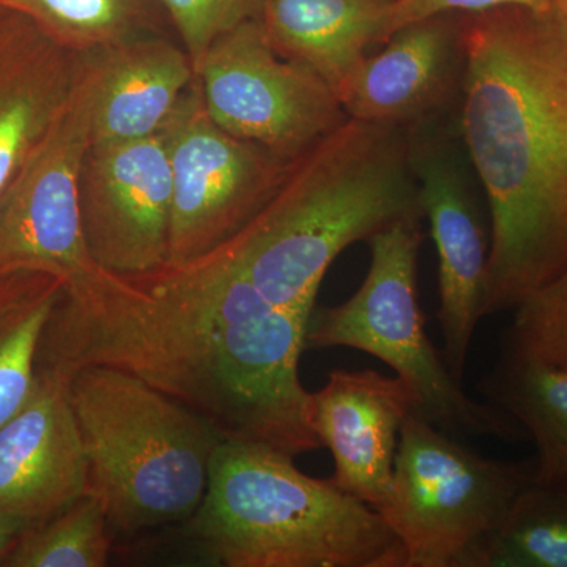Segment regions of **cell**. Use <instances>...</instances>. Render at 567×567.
<instances>
[{
    "instance_id": "cell-1",
    "label": "cell",
    "mask_w": 567,
    "mask_h": 567,
    "mask_svg": "<svg viewBox=\"0 0 567 567\" xmlns=\"http://www.w3.org/2000/svg\"><path fill=\"white\" fill-rule=\"evenodd\" d=\"M311 316L271 303L205 257L136 276L103 268L63 289L37 369L69 379L87 365L128 372L223 440L295 458L323 447L298 371Z\"/></svg>"
},
{
    "instance_id": "cell-23",
    "label": "cell",
    "mask_w": 567,
    "mask_h": 567,
    "mask_svg": "<svg viewBox=\"0 0 567 567\" xmlns=\"http://www.w3.org/2000/svg\"><path fill=\"white\" fill-rule=\"evenodd\" d=\"M110 528L102 503L82 495L54 517L28 528L2 566H106L112 543Z\"/></svg>"
},
{
    "instance_id": "cell-26",
    "label": "cell",
    "mask_w": 567,
    "mask_h": 567,
    "mask_svg": "<svg viewBox=\"0 0 567 567\" xmlns=\"http://www.w3.org/2000/svg\"><path fill=\"white\" fill-rule=\"evenodd\" d=\"M551 2L554 0H391L383 44L405 25L439 14L484 13L503 7H524L539 13H548L551 11Z\"/></svg>"
},
{
    "instance_id": "cell-9",
    "label": "cell",
    "mask_w": 567,
    "mask_h": 567,
    "mask_svg": "<svg viewBox=\"0 0 567 567\" xmlns=\"http://www.w3.org/2000/svg\"><path fill=\"white\" fill-rule=\"evenodd\" d=\"M162 136L173 178L167 267L193 262L230 240L274 196L292 166L216 125L196 80Z\"/></svg>"
},
{
    "instance_id": "cell-19",
    "label": "cell",
    "mask_w": 567,
    "mask_h": 567,
    "mask_svg": "<svg viewBox=\"0 0 567 567\" xmlns=\"http://www.w3.org/2000/svg\"><path fill=\"white\" fill-rule=\"evenodd\" d=\"M483 393L536 445L537 480H567V374L503 357Z\"/></svg>"
},
{
    "instance_id": "cell-5",
    "label": "cell",
    "mask_w": 567,
    "mask_h": 567,
    "mask_svg": "<svg viewBox=\"0 0 567 567\" xmlns=\"http://www.w3.org/2000/svg\"><path fill=\"white\" fill-rule=\"evenodd\" d=\"M87 487L110 527L133 533L186 522L207 492L223 442L207 421L128 372L87 365L69 379Z\"/></svg>"
},
{
    "instance_id": "cell-22",
    "label": "cell",
    "mask_w": 567,
    "mask_h": 567,
    "mask_svg": "<svg viewBox=\"0 0 567 567\" xmlns=\"http://www.w3.org/2000/svg\"><path fill=\"white\" fill-rule=\"evenodd\" d=\"M156 3L159 0H0V7L29 18L52 40L80 54L162 33L156 29Z\"/></svg>"
},
{
    "instance_id": "cell-25",
    "label": "cell",
    "mask_w": 567,
    "mask_h": 567,
    "mask_svg": "<svg viewBox=\"0 0 567 567\" xmlns=\"http://www.w3.org/2000/svg\"><path fill=\"white\" fill-rule=\"evenodd\" d=\"M264 0H159L173 21L194 71L213 41L241 22L259 20Z\"/></svg>"
},
{
    "instance_id": "cell-16",
    "label": "cell",
    "mask_w": 567,
    "mask_h": 567,
    "mask_svg": "<svg viewBox=\"0 0 567 567\" xmlns=\"http://www.w3.org/2000/svg\"><path fill=\"white\" fill-rule=\"evenodd\" d=\"M91 84V145L162 133L196 80L192 59L163 33L85 52Z\"/></svg>"
},
{
    "instance_id": "cell-2",
    "label": "cell",
    "mask_w": 567,
    "mask_h": 567,
    "mask_svg": "<svg viewBox=\"0 0 567 567\" xmlns=\"http://www.w3.org/2000/svg\"><path fill=\"white\" fill-rule=\"evenodd\" d=\"M458 134L491 213L484 316L567 270V24L554 11L461 14Z\"/></svg>"
},
{
    "instance_id": "cell-7",
    "label": "cell",
    "mask_w": 567,
    "mask_h": 567,
    "mask_svg": "<svg viewBox=\"0 0 567 567\" xmlns=\"http://www.w3.org/2000/svg\"><path fill=\"white\" fill-rule=\"evenodd\" d=\"M535 473V458L481 456L412 413L399 435L390 491L377 511L401 540L405 567H468Z\"/></svg>"
},
{
    "instance_id": "cell-6",
    "label": "cell",
    "mask_w": 567,
    "mask_h": 567,
    "mask_svg": "<svg viewBox=\"0 0 567 567\" xmlns=\"http://www.w3.org/2000/svg\"><path fill=\"white\" fill-rule=\"evenodd\" d=\"M421 219H399L369 238L371 265L363 284L344 303L312 312L306 347H349L379 358L415 393V415L447 434L527 440L503 410L465 394L425 333L417 297Z\"/></svg>"
},
{
    "instance_id": "cell-10",
    "label": "cell",
    "mask_w": 567,
    "mask_h": 567,
    "mask_svg": "<svg viewBox=\"0 0 567 567\" xmlns=\"http://www.w3.org/2000/svg\"><path fill=\"white\" fill-rule=\"evenodd\" d=\"M89 147L91 84L82 63L69 103L0 197V278L37 271L73 290L103 270L81 223L80 173Z\"/></svg>"
},
{
    "instance_id": "cell-3",
    "label": "cell",
    "mask_w": 567,
    "mask_h": 567,
    "mask_svg": "<svg viewBox=\"0 0 567 567\" xmlns=\"http://www.w3.org/2000/svg\"><path fill=\"white\" fill-rule=\"evenodd\" d=\"M409 216L424 218L406 126L349 117L295 159L244 229L204 257L271 303L312 315L341 252Z\"/></svg>"
},
{
    "instance_id": "cell-13",
    "label": "cell",
    "mask_w": 567,
    "mask_h": 567,
    "mask_svg": "<svg viewBox=\"0 0 567 567\" xmlns=\"http://www.w3.org/2000/svg\"><path fill=\"white\" fill-rule=\"evenodd\" d=\"M87 462L69 377L37 369L31 398L0 427V514L32 525L85 495Z\"/></svg>"
},
{
    "instance_id": "cell-18",
    "label": "cell",
    "mask_w": 567,
    "mask_h": 567,
    "mask_svg": "<svg viewBox=\"0 0 567 567\" xmlns=\"http://www.w3.org/2000/svg\"><path fill=\"white\" fill-rule=\"evenodd\" d=\"M391 0H264L259 21L284 58L316 71L338 95L371 44H383Z\"/></svg>"
},
{
    "instance_id": "cell-21",
    "label": "cell",
    "mask_w": 567,
    "mask_h": 567,
    "mask_svg": "<svg viewBox=\"0 0 567 567\" xmlns=\"http://www.w3.org/2000/svg\"><path fill=\"white\" fill-rule=\"evenodd\" d=\"M468 567H567V480L533 477Z\"/></svg>"
},
{
    "instance_id": "cell-20",
    "label": "cell",
    "mask_w": 567,
    "mask_h": 567,
    "mask_svg": "<svg viewBox=\"0 0 567 567\" xmlns=\"http://www.w3.org/2000/svg\"><path fill=\"white\" fill-rule=\"evenodd\" d=\"M62 292L63 284L47 274L0 278V427L31 398L41 336Z\"/></svg>"
},
{
    "instance_id": "cell-14",
    "label": "cell",
    "mask_w": 567,
    "mask_h": 567,
    "mask_svg": "<svg viewBox=\"0 0 567 567\" xmlns=\"http://www.w3.org/2000/svg\"><path fill=\"white\" fill-rule=\"evenodd\" d=\"M417 399L404 380L372 369L331 372L309 399L311 427L334 458L331 481L371 507L386 498L399 435Z\"/></svg>"
},
{
    "instance_id": "cell-11",
    "label": "cell",
    "mask_w": 567,
    "mask_h": 567,
    "mask_svg": "<svg viewBox=\"0 0 567 567\" xmlns=\"http://www.w3.org/2000/svg\"><path fill=\"white\" fill-rule=\"evenodd\" d=\"M409 155L420 189L423 215L439 256V324L443 360L458 383L464 379L470 346L484 316L488 248L483 213L468 156L435 117L406 126Z\"/></svg>"
},
{
    "instance_id": "cell-8",
    "label": "cell",
    "mask_w": 567,
    "mask_h": 567,
    "mask_svg": "<svg viewBox=\"0 0 567 567\" xmlns=\"http://www.w3.org/2000/svg\"><path fill=\"white\" fill-rule=\"evenodd\" d=\"M196 82L216 125L287 163L349 118L331 85L279 54L259 20L241 22L213 41Z\"/></svg>"
},
{
    "instance_id": "cell-17",
    "label": "cell",
    "mask_w": 567,
    "mask_h": 567,
    "mask_svg": "<svg viewBox=\"0 0 567 567\" xmlns=\"http://www.w3.org/2000/svg\"><path fill=\"white\" fill-rule=\"evenodd\" d=\"M82 63L84 54L0 7V197L69 103Z\"/></svg>"
},
{
    "instance_id": "cell-12",
    "label": "cell",
    "mask_w": 567,
    "mask_h": 567,
    "mask_svg": "<svg viewBox=\"0 0 567 567\" xmlns=\"http://www.w3.org/2000/svg\"><path fill=\"white\" fill-rule=\"evenodd\" d=\"M85 244L111 274H152L169 254L173 178L162 133L89 147L80 173Z\"/></svg>"
},
{
    "instance_id": "cell-24",
    "label": "cell",
    "mask_w": 567,
    "mask_h": 567,
    "mask_svg": "<svg viewBox=\"0 0 567 567\" xmlns=\"http://www.w3.org/2000/svg\"><path fill=\"white\" fill-rule=\"evenodd\" d=\"M513 312L503 357L567 374V270Z\"/></svg>"
},
{
    "instance_id": "cell-28",
    "label": "cell",
    "mask_w": 567,
    "mask_h": 567,
    "mask_svg": "<svg viewBox=\"0 0 567 567\" xmlns=\"http://www.w3.org/2000/svg\"><path fill=\"white\" fill-rule=\"evenodd\" d=\"M551 11L557 13L567 24V0H554V2H551Z\"/></svg>"
},
{
    "instance_id": "cell-27",
    "label": "cell",
    "mask_w": 567,
    "mask_h": 567,
    "mask_svg": "<svg viewBox=\"0 0 567 567\" xmlns=\"http://www.w3.org/2000/svg\"><path fill=\"white\" fill-rule=\"evenodd\" d=\"M31 527V522L24 520V518L0 514V566L9 557L21 536Z\"/></svg>"
},
{
    "instance_id": "cell-4",
    "label": "cell",
    "mask_w": 567,
    "mask_h": 567,
    "mask_svg": "<svg viewBox=\"0 0 567 567\" xmlns=\"http://www.w3.org/2000/svg\"><path fill=\"white\" fill-rule=\"evenodd\" d=\"M188 535L226 567H405L385 518L293 457L223 440Z\"/></svg>"
},
{
    "instance_id": "cell-15",
    "label": "cell",
    "mask_w": 567,
    "mask_h": 567,
    "mask_svg": "<svg viewBox=\"0 0 567 567\" xmlns=\"http://www.w3.org/2000/svg\"><path fill=\"white\" fill-rule=\"evenodd\" d=\"M464 71L461 14L405 25L375 55H364L338 91L349 117L412 126L436 117Z\"/></svg>"
}]
</instances>
